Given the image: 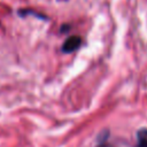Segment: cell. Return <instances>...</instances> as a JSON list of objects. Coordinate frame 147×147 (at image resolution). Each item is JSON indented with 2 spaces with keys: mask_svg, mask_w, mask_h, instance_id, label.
Wrapping results in <instances>:
<instances>
[{
  "mask_svg": "<svg viewBox=\"0 0 147 147\" xmlns=\"http://www.w3.org/2000/svg\"><path fill=\"white\" fill-rule=\"evenodd\" d=\"M82 45V38L78 36H71L65 39V41L62 45V51L64 53H71L79 48Z\"/></svg>",
  "mask_w": 147,
  "mask_h": 147,
  "instance_id": "6da1fadb",
  "label": "cell"
},
{
  "mask_svg": "<svg viewBox=\"0 0 147 147\" xmlns=\"http://www.w3.org/2000/svg\"><path fill=\"white\" fill-rule=\"evenodd\" d=\"M136 147H147V129H141L137 133Z\"/></svg>",
  "mask_w": 147,
  "mask_h": 147,
  "instance_id": "7a4b0ae2",
  "label": "cell"
},
{
  "mask_svg": "<svg viewBox=\"0 0 147 147\" xmlns=\"http://www.w3.org/2000/svg\"><path fill=\"white\" fill-rule=\"evenodd\" d=\"M99 147H113L111 145H108V144H103V145H100Z\"/></svg>",
  "mask_w": 147,
  "mask_h": 147,
  "instance_id": "3957f363",
  "label": "cell"
}]
</instances>
